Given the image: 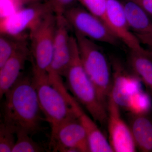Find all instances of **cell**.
Returning a JSON list of instances; mask_svg holds the SVG:
<instances>
[{
  "label": "cell",
  "mask_w": 152,
  "mask_h": 152,
  "mask_svg": "<svg viewBox=\"0 0 152 152\" xmlns=\"http://www.w3.org/2000/svg\"><path fill=\"white\" fill-rule=\"evenodd\" d=\"M5 96L3 122L16 132L23 131L32 135L39 132L42 112L32 78L21 75Z\"/></svg>",
  "instance_id": "cell-1"
},
{
  "label": "cell",
  "mask_w": 152,
  "mask_h": 152,
  "mask_svg": "<svg viewBox=\"0 0 152 152\" xmlns=\"http://www.w3.org/2000/svg\"><path fill=\"white\" fill-rule=\"evenodd\" d=\"M72 59L65 75L68 88L75 99L96 122L107 124V109L101 102L92 83L82 65L75 36H71Z\"/></svg>",
  "instance_id": "cell-2"
},
{
  "label": "cell",
  "mask_w": 152,
  "mask_h": 152,
  "mask_svg": "<svg viewBox=\"0 0 152 152\" xmlns=\"http://www.w3.org/2000/svg\"><path fill=\"white\" fill-rule=\"evenodd\" d=\"M82 65L92 83L101 102L107 109L113 77L107 58L94 41L75 33Z\"/></svg>",
  "instance_id": "cell-3"
},
{
  "label": "cell",
  "mask_w": 152,
  "mask_h": 152,
  "mask_svg": "<svg viewBox=\"0 0 152 152\" xmlns=\"http://www.w3.org/2000/svg\"><path fill=\"white\" fill-rule=\"evenodd\" d=\"M32 78L41 111L51 127V138L60 125L76 116L64 96L50 82L48 73L33 71Z\"/></svg>",
  "instance_id": "cell-4"
},
{
  "label": "cell",
  "mask_w": 152,
  "mask_h": 152,
  "mask_svg": "<svg viewBox=\"0 0 152 152\" xmlns=\"http://www.w3.org/2000/svg\"><path fill=\"white\" fill-rule=\"evenodd\" d=\"M57 16L47 14L28 34L32 71L48 73L53 58Z\"/></svg>",
  "instance_id": "cell-5"
},
{
  "label": "cell",
  "mask_w": 152,
  "mask_h": 152,
  "mask_svg": "<svg viewBox=\"0 0 152 152\" xmlns=\"http://www.w3.org/2000/svg\"><path fill=\"white\" fill-rule=\"evenodd\" d=\"M71 29L93 41L116 45L118 39L103 20L86 9L73 6L63 15Z\"/></svg>",
  "instance_id": "cell-6"
},
{
  "label": "cell",
  "mask_w": 152,
  "mask_h": 152,
  "mask_svg": "<svg viewBox=\"0 0 152 152\" xmlns=\"http://www.w3.org/2000/svg\"><path fill=\"white\" fill-rule=\"evenodd\" d=\"M51 12H53L51 7L46 0L42 1L38 0L29 3L13 13L1 19V34L14 37L29 36L26 32L29 33Z\"/></svg>",
  "instance_id": "cell-7"
},
{
  "label": "cell",
  "mask_w": 152,
  "mask_h": 152,
  "mask_svg": "<svg viewBox=\"0 0 152 152\" xmlns=\"http://www.w3.org/2000/svg\"><path fill=\"white\" fill-rule=\"evenodd\" d=\"M109 141L114 152H134L137 148L129 126L121 115L120 106L110 94L107 106Z\"/></svg>",
  "instance_id": "cell-8"
},
{
  "label": "cell",
  "mask_w": 152,
  "mask_h": 152,
  "mask_svg": "<svg viewBox=\"0 0 152 152\" xmlns=\"http://www.w3.org/2000/svg\"><path fill=\"white\" fill-rule=\"evenodd\" d=\"M50 145L55 152H90L86 131L77 117L60 125Z\"/></svg>",
  "instance_id": "cell-9"
},
{
  "label": "cell",
  "mask_w": 152,
  "mask_h": 152,
  "mask_svg": "<svg viewBox=\"0 0 152 152\" xmlns=\"http://www.w3.org/2000/svg\"><path fill=\"white\" fill-rule=\"evenodd\" d=\"M57 16L53 58L48 74L64 77L72 59L71 29L63 15Z\"/></svg>",
  "instance_id": "cell-10"
},
{
  "label": "cell",
  "mask_w": 152,
  "mask_h": 152,
  "mask_svg": "<svg viewBox=\"0 0 152 152\" xmlns=\"http://www.w3.org/2000/svg\"><path fill=\"white\" fill-rule=\"evenodd\" d=\"M104 22L119 40L130 50L141 51L145 49L128 24L124 5L118 0H107Z\"/></svg>",
  "instance_id": "cell-11"
},
{
  "label": "cell",
  "mask_w": 152,
  "mask_h": 152,
  "mask_svg": "<svg viewBox=\"0 0 152 152\" xmlns=\"http://www.w3.org/2000/svg\"><path fill=\"white\" fill-rule=\"evenodd\" d=\"M59 91L69 102L77 118L86 131L90 152H114L109 140L98 126L96 122L85 113L77 101L68 92L65 86L61 87Z\"/></svg>",
  "instance_id": "cell-12"
},
{
  "label": "cell",
  "mask_w": 152,
  "mask_h": 152,
  "mask_svg": "<svg viewBox=\"0 0 152 152\" xmlns=\"http://www.w3.org/2000/svg\"><path fill=\"white\" fill-rule=\"evenodd\" d=\"M31 56L28 42L22 45L0 68V98L15 84L24 67L26 61Z\"/></svg>",
  "instance_id": "cell-13"
},
{
  "label": "cell",
  "mask_w": 152,
  "mask_h": 152,
  "mask_svg": "<svg viewBox=\"0 0 152 152\" xmlns=\"http://www.w3.org/2000/svg\"><path fill=\"white\" fill-rule=\"evenodd\" d=\"M129 126L137 149L152 152V121L146 112H131Z\"/></svg>",
  "instance_id": "cell-14"
},
{
  "label": "cell",
  "mask_w": 152,
  "mask_h": 152,
  "mask_svg": "<svg viewBox=\"0 0 152 152\" xmlns=\"http://www.w3.org/2000/svg\"><path fill=\"white\" fill-rule=\"evenodd\" d=\"M128 63L133 75L142 82L152 98V53L145 50H130Z\"/></svg>",
  "instance_id": "cell-15"
},
{
  "label": "cell",
  "mask_w": 152,
  "mask_h": 152,
  "mask_svg": "<svg viewBox=\"0 0 152 152\" xmlns=\"http://www.w3.org/2000/svg\"><path fill=\"white\" fill-rule=\"evenodd\" d=\"M114 73L110 94L114 100L120 107L126 108L132 107L133 95L131 93L129 86L135 78L124 70L118 62L114 61Z\"/></svg>",
  "instance_id": "cell-16"
},
{
  "label": "cell",
  "mask_w": 152,
  "mask_h": 152,
  "mask_svg": "<svg viewBox=\"0 0 152 152\" xmlns=\"http://www.w3.org/2000/svg\"><path fill=\"white\" fill-rule=\"evenodd\" d=\"M123 5L128 24L136 36L152 31V19L140 6L130 0Z\"/></svg>",
  "instance_id": "cell-17"
},
{
  "label": "cell",
  "mask_w": 152,
  "mask_h": 152,
  "mask_svg": "<svg viewBox=\"0 0 152 152\" xmlns=\"http://www.w3.org/2000/svg\"><path fill=\"white\" fill-rule=\"evenodd\" d=\"M28 36L14 37L1 34L0 68L1 67L15 51L26 43Z\"/></svg>",
  "instance_id": "cell-18"
},
{
  "label": "cell",
  "mask_w": 152,
  "mask_h": 152,
  "mask_svg": "<svg viewBox=\"0 0 152 152\" xmlns=\"http://www.w3.org/2000/svg\"><path fill=\"white\" fill-rule=\"evenodd\" d=\"M16 141L12 152H44L42 147L33 140L28 133L23 131H18L16 132Z\"/></svg>",
  "instance_id": "cell-19"
},
{
  "label": "cell",
  "mask_w": 152,
  "mask_h": 152,
  "mask_svg": "<svg viewBox=\"0 0 152 152\" xmlns=\"http://www.w3.org/2000/svg\"><path fill=\"white\" fill-rule=\"evenodd\" d=\"M15 130L2 122L0 124V152H12L16 141Z\"/></svg>",
  "instance_id": "cell-20"
},
{
  "label": "cell",
  "mask_w": 152,
  "mask_h": 152,
  "mask_svg": "<svg viewBox=\"0 0 152 152\" xmlns=\"http://www.w3.org/2000/svg\"><path fill=\"white\" fill-rule=\"evenodd\" d=\"M87 10L104 21L107 0H79ZM105 23V22H104Z\"/></svg>",
  "instance_id": "cell-21"
},
{
  "label": "cell",
  "mask_w": 152,
  "mask_h": 152,
  "mask_svg": "<svg viewBox=\"0 0 152 152\" xmlns=\"http://www.w3.org/2000/svg\"><path fill=\"white\" fill-rule=\"evenodd\" d=\"M56 15H63L68 9L74 6L76 0H46Z\"/></svg>",
  "instance_id": "cell-22"
},
{
  "label": "cell",
  "mask_w": 152,
  "mask_h": 152,
  "mask_svg": "<svg viewBox=\"0 0 152 152\" xmlns=\"http://www.w3.org/2000/svg\"><path fill=\"white\" fill-rule=\"evenodd\" d=\"M140 6L152 19V0H130Z\"/></svg>",
  "instance_id": "cell-23"
},
{
  "label": "cell",
  "mask_w": 152,
  "mask_h": 152,
  "mask_svg": "<svg viewBox=\"0 0 152 152\" xmlns=\"http://www.w3.org/2000/svg\"><path fill=\"white\" fill-rule=\"evenodd\" d=\"M141 44L152 48V31L145 34L136 36Z\"/></svg>",
  "instance_id": "cell-24"
}]
</instances>
